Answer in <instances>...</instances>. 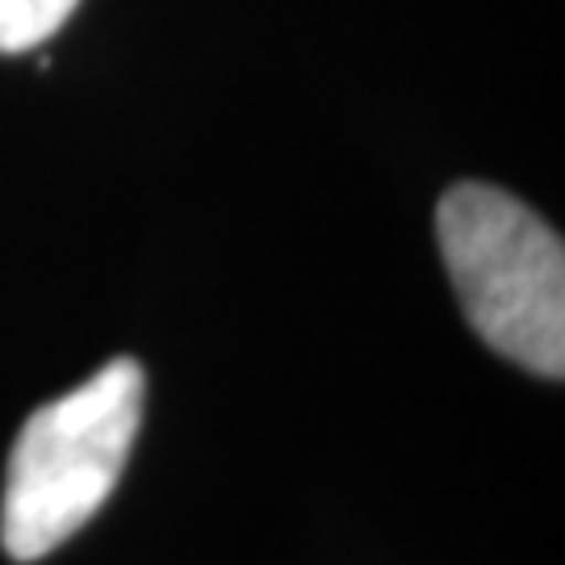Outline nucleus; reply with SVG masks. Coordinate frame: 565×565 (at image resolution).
<instances>
[{
	"instance_id": "f03ea898",
	"label": "nucleus",
	"mask_w": 565,
	"mask_h": 565,
	"mask_svg": "<svg viewBox=\"0 0 565 565\" xmlns=\"http://www.w3.org/2000/svg\"><path fill=\"white\" fill-rule=\"evenodd\" d=\"M436 239L465 319L499 356L536 377L565 373V247L520 198L494 184H452Z\"/></svg>"
},
{
	"instance_id": "7ed1b4c3",
	"label": "nucleus",
	"mask_w": 565,
	"mask_h": 565,
	"mask_svg": "<svg viewBox=\"0 0 565 565\" xmlns=\"http://www.w3.org/2000/svg\"><path fill=\"white\" fill-rule=\"evenodd\" d=\"M81 0H0V51H30L46 42Z\"/></svg>"
},
{
	"instance_id": "f257e3e1",
	"label": "nucleus",
	"mask_w": 565,
	"mask_h": 565,
	"mask_svg": "<svg viewBox=\"0 0 565 565\" xmlns=\"http://www.w3.org/2000/svg\"><path fill=\"white\" fill-rule=\"evenodd\" d=\"M142 394L139 361L121 356L25 419L0 507V545L13 562L46 557L109 503L142 427Z\"/></svg>"
}]
</instances>
